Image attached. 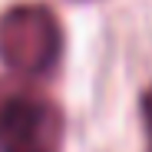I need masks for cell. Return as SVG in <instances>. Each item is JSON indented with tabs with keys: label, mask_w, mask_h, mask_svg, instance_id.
Segmentation results:
<instances>
[{
	"label": "cell",
	"mask_w": 152,
	"mask_h": 152,
	"mask_svg": "<svg viewBox=\"0 0 152 152\" xmlns=\"http://www.w3.org/2000/svg\"><path fill=\"white\" fill-rule=\"evenodd\" d=\"M66 113L37 89L0 93V152H63Z\"/></svg>",
	"instance_id": "cell-2"
},
{
	"label": "cell",
	"mask_w": 152,
	"mask_h": 152,
	"mask_svg": "<svg viewBox=\"0 0 152 152\" xmlns=\"http://www.w3.org/2000/svg\"><path fill=\"white\" fill-rule=\"evenodd\" d=\"M139 113H142V126H145V152H152V86H145L139 96Z\"/></svg>",
	"instance_id": "cell-3"
},
{
	"label": "cell",
	"mask_w": 152,
	"mask_h": 152,
	"mask_svg": "<svg viewBox=\"0 0 152 152\" xmlns=\"http://www.w3.org/2000/svg\"><path fill=\"white\" fill-rule=\"evenodd\" d=\"M63 23L53 7L27 0L0 13V60L13 73L43 76L63 56Z\"/></svg>",
	"instance_id": "cell-1"
}]
</instances>
